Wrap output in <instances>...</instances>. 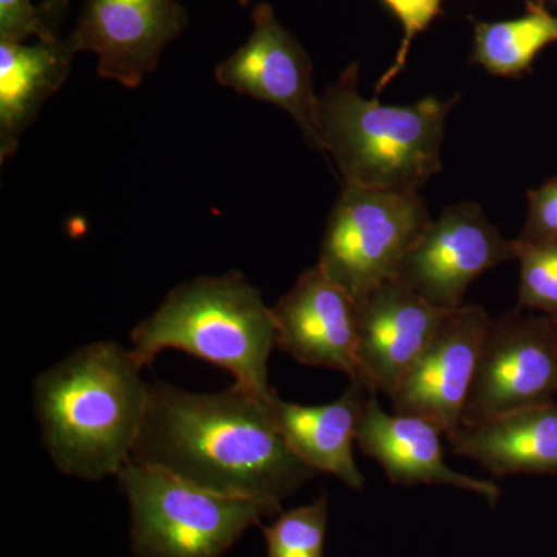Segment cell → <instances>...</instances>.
Instances as JSON below:
<instances>
[{
  "label": "cell",
  "instance_id": "obj_18",
  "mask_svg": "<svg viewBox=\"0 0 557 557\" xmlns=\"http://www.w3.org/2000/svg\"><path fill=\"white\" fill-rule=\"evenodd\" d=\"M557 42V16L530 3L522 17L475 25L474 61L491 75L519 78L545 47Z\"/></svg>",
  "mask_w": 557,
  "mask_h": 557
},
{
  "label": "cell",
  "instance_id": "obj_7",
  "mask_svg": "<svg viewBox=\"0 0 557 557\" xmlns=\"http://www.w3.org/2000/svg\"><path fill=\"white\" fill-rule=\"evenodd\" d=\"M556 394L555 322L515 310L491 324L461 424L547 405Z\"/></svg>",
  "mask_w": 557,
  "mask_h": 557
},
{
  "label": "cell",
  "instance_id": "obj_12",
  "mask_svg": "<svg viewBox=\"0 0 557 557\" xmlns=\"http://www.w3.org/2000/svg\"><path fill=\"white\" fill-rule=\"evenodd\" d=\"M276 347L300 364L359 380L358 304L318 265L271 307Z\"/></svg>",
  "mask_w": 557,
  "mask_h": 557
},
{
  "label": "cell",
  "instance_id": "obj_15",
  "mask_svg": "<svg viewBox=\"0 0 557 557\" xmlns=\"http://www.w3.org/2000/svg\"><path fill=\"white\" fill-rule=\"evenodd\" d=\"M370 395L361 381H350L343 395L327 405H296L274 392L270 406L282 437L300 461L359 491L366 480L355 463L354 445Z\"/></svg>",
  "mask_w": 557,
  "mask_h": 557
},
{
  "label": "cell",
  "instance_id": "obj_22",
  "mask_svg": "<svg viewBox=\"0 0 557 557\" xmlns=\"http://www.w3.org/2000/svg\"><path fill=\"white\" fill-rule=\"evenodd\" d=\"M516 240L522 244L557 240V177L528 193L527 222Z\"/></svg>",
  "mask_w": 557,
  "mask_h": 557
},
{
  "label": "cell",
  "instance_id": "obj_6",
  "mask_svg": "<svg viewBox=\"0 0 557 557\" xmlns=\"http://www.w3.org/2000/svg\"><path fill=\"white\" fill-rule=\"evenodd\" d=\"M431 215L418 194L343 186L330 212L317 265L357 304L399 267Z\"/></svg>",
  "mask_w": 557,
  "mask_h": 557
},
{
  "label": "cell",
  "instance_id": "obj_16",
  "mask_svg": "<svg viewBox=\"0 0 557 557\" xmlns=\"http://www.w3.org/2000/svg\"><path fill=\"white\" fill-rule=\"evenodd\" d=\"M448 442L454 454L478 461L496 478L557 474V405L531 406L461 424Z\"/></svg>",
  "mask_w": 557,
  "mask_h": 557
},
{
  "label": "cell",
  "instance_id": "obj_23",
  "mask_svg": "<svg viewBox=\"0 0 557 557\" xmlns=\"http://www.w3.org/2000/svg\"><path fill=\"white\" fill-rule=\"evenodd\" d=\"M28 38L51 40L60 36L47 28L32 0H0V40L25 42Z\"/></svg>",
  "mask_w": 557,
  "mask_h": 557
},
{
  "label": "cell",
  "instance_id": "obj_5",
  "mask_svg": "<svg viewBox=\"0 0 557 557\" xmlns=\"http://www.w3.org/2000/svg\"><path fill=\"white\" fill-rule=\"evenodd\" d=\"M116 479L129 504L131 549L137 557H222L249 528L281 511L134 460Z\"/></svg>",
  "mask_w": 557,
  "mask_h": 557
},
{
  "label": "cell",
  "instance_id": "obj_13",
  "mask_svg": "<svg viewBox=\"0 0 557 557\" xmlns=\"http://www.w3.org/2000/svg\"><path fill=\"white\" fill-rule=\"evenodd\" d=\"M449 311L432 306L399 278L369 293L358 304V381L372 394L391 397Z\"/></svg>",
  "mask_w": 557,
  "mask_h": 557
},
{
  "label": "cell",
  "instance_id": "obj_14",
  "mask_svg": "<svg viewBox=\"0 0 557 557\" xmlns=\"http://www.w3.org/2000/svg\"><path fill=\"white\" fill-rule=\"evenodd\" d=\"M442 435L423 418L387 413L372 394L359 421L357 443L366 456L379 461L395 485H448L496 505L500 487L490 480L460 474L446 465Z\"/></svg>",
  "mask_w": 557,
  "mask_h": 557
},
{
  "label": "cell",
  "instance_id": "obj_20",
  "mask_svg": "<svg viewBox=\"0 0 557 557\" xmlns=\"http://www.w3.org/2000/svg\"><path fill=\"white\" fill-rule=\"evenodd\" d=\"M520 263L519 309L557 317V240H515Z\"/></svg>",
  "mask_w": 557,
  "mask_h": 557
},
{
  "label": "cell",
  "instance_id": "obj_26",
  "mask_svg": "<svg viewBox=\"0 0 557 557\" xmlns=\"http://www.w3.org/2000/svg\"><path fill=\"white\" fill-rule=\"evenodd\" d=\"M251 0H239L240 5H248Z\"/></svg>",
  "mask_w": 557,
  "mask_h": 557
},
{
  "label": "cell",
  "instance_id": "obj_8",
  "mask_svg": "<svg viewBox=\"0 0 557 557\" xmlns=\"http://www.w3.org/2000/svg\"><path fill=\"white\" fill-rule=\"evenodd\" d=\"M512 259L515 240L505 239L479 205L463 201L421 231L397 278L432 306L454 310L475 278Z\"/></svg>",
  "mask_w": 557,
  "mask_h": 557
},
{
  "label": "cell",
  "instance_id": "obj_17",
  "mask_svg": "<svg viewBox=\"0 0 557 557\" xmlns=\"http://www.w3.org/2000/svg\"><path fill=\"white\" fill-rule=\"evenodd\" d=\"M78 51L70 38L0 40V159L14 156L40 109L64 86Z\"/></svg>",
  "mask_w": 557,
  "mask_h": 557
},
{
  "label": "cell",
  "instance_id": "obj_1",
  "mask_svg": "<svg viewBox=\"0 0 557 557\" xmlns=\"http://www.w3.org/2000/svg\"><path fill=\"white\" fill-rule=\"evenodd\" d=\"M271 395L260 397L239 384L212 394L149 384L148 410L132 460L166 469L214 493L281 508L318 472L282 437Z\"/></svg>",
  "mask_w": 557,
  "mask_h": 557
},
{
  "label": "cell",
  "instance_id": "obj_2",
  "mask_svg": "<svg viewBox=\"0 0 557 557\" xmlns=\"http://www.w3.org/2000/svg\"><path fill=\"white\" fill-rule=\"evenodd\" d=\"M149 383L131 348L98 341L73 350L33 383L42 445L70 478H116L132 460Z\"/></svg>",
  "mask_w": 557,
  "mask_h": 557
},
{
  "label": "cell",
  "instance_id": "obj_10",
  "mask_svg": "<svg viewBox=\"0 0 557 557\" xmlns=\"http://www.w3.org/2000/svg\"><path fill=\"white\" fill-rule=\"evenodd\" d=\"M188 24L177 0H87L69 38L78 53L97 54L102 79L137 89Z\"/></svg>",
  "mask_w": 557,
  "mask_h": 557
},
{
  "label": "cell",
  "instance_id": "obj_9",
  "mask_svg": "<svg viewBox=\"0 0 557 557\" xmlns=\"http://www.w3.org/2000/svg\"><path fill=\"white\" fill-rule=\"evenodd\" d=\"M252 32L239 49L215 67V79L255 100L270 102L298 123L311 149L324 152L319 132L313 65L292 33L282 27L269 3L251 14Z\"/></svg>",
  "mask_w": 557,
  "mask_h": 557
},
{
  "label": "cell",
  "instance_id": "obj_3",
  "mask_svg": "<svg viewBox=\"0 0 557 557\" xmlns=\"http://www.w3.org/2000/svg\"><path fill=\"white\" fill-rule=\"evenodd\" d=\"M457 101L426 97L386 106L366 100L358 90V65L351 64L319 97L322 148L344 185L418 194L442 170L446 119Z\"/></svg>",
  "mask_w": 557,
  "mask_h": 557
},
{
  "label": "cell",
  "instance_id": "obj_21",
  "mask_svg": "<svg viewBox=\"0 0 557 557\" xmlns=\"http://www.w3.org/2000/svg\"><path fill=\"white\" fill-rule=\"evenodd\" d=\"M442 2L443 0H384V3L397 16L399 24H401L403 39L401 44H399L394 64L381 76L379 84H376V94L386 89L392 79H395V76L405 69L413 39L421 32L426 30L431 22L438 16L440 10H442Z\"/></svg>",
  "mask_w": 557,
  "mask_h": 557
},
{
  "label": "cell",
  "instance_id": "obj_4",
  "mask_svg": "<svg viewBox=\"0 0 557 557\" xmlns=\"http://www.w3.org/2000/svg\"><path fill=\"white\" fill-rule=\"evenodd\" d=\"M131 351L143 369L161 351L180 350L211 362L239 386L270 397L271 351L276 347L271 307L240 271L199 276L172 288L159 309L131 333Z\"/></svg>",
  "mask_w": 557,
  "mask_h": 557
},
{
  "label": "cell",
  "instance_id": "obj_11",
  "mask_svg": "<svg viewBox=\"0 0 557 557\" xmlns=\"http://www.w3.org/2000/svg\"><path fill=\"white\" fill-rule=\"evenodd\" d=\"M491 324L482 307L450 310L426 351L388 397L395 412L423 418L446 437L454 434L463 420Z\"/></svg>",
  "mask_w": 557,
  "mask_h": 557
},
{
  "label": "cell",
  "instance_id": "obj_27",
  "mask_svg": "<svg viewBox=\"0 0 557 557\" xmlns=\"http://www.w3.org/2000/svg\"><path fill=\"white\" fill-rule=\"evenodd\" d=\"M549 318H552V319H553V322H555V327H556V330H557V317H549Z\"/></svg>",
  "mask_w": 557,
  "mask_h": 557
},
{
  "label": "cell",
  "instance_id": "obj_19",
  "mask_svg": "<svg viewBox=\"0 0 557 557\" xmlns=\"http://www.w3.org/2000/svg\"><path fill=\"white\" fill-rule=\"evenodd\" d=\"M329 527V498L281 512L263 528L267 557H324Z\"/></svg>",
  "mask_w": 557,
  "mask_h": 557
},
{
  "label": "cell",
  "instance_id": "obj_25",
  "mask_svg": "<svg viewBox=\"0 0 557 557\" xmlns=\"http://www.w3.org/2000/svg\"><path fill=\"white\" fill-rule=\"evenodd\" d=\"M542 2H545V0H530V3H539V5H542ZM553 2L557 3V0H553Z\"/></svg>",
  "mask_w": 557,
  "mask_h": 557
},
{
  "label": "cell",
  "instance_id": "obj_24",
  "mask_svg": "<svg viewBox=\"0 0 557 557\" xmlns=\"http://www.w3.org/2000/svg\"><path fill=\"white\" fill-rule=\"evenodd\" d=\"M70 0H42L39 7V14L42 17L44 24L54 35H58V28L65 11H67Z\"/></svg>",
  "mask_w": 557,
  "mask_h": 557
}]
</instances>
